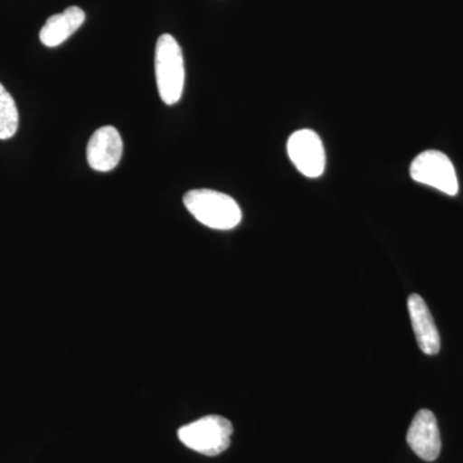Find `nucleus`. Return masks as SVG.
<instances>
[{"label": "nucleus", "mask_w": 463, "mask_h": 463, "mask_svg": "<svg viewBox=\"0 0 463 463\" xmlns=\"http://www.w3.org/2000/svg\"><path fill=\"white\" fill-rule=\"evenodd\" d=\"M411 176L413 181L430 185L448 196H456L458 194L455 166L443 152L430 149L420 154L411 165Z\"/></svg>", "instance_id": "obj_4"}, {"label": "nucleus", "mask_w": 463, "mask_h": 463, "mask_svg": "<svg viewBox=\"0 0 463 463\" xmlns=\"http://www.w3.org/2000/svg\"><path fill=\"white\" fill-rule=\"evenodd\" d=\"M158 94L166 105H175L184 88V60L181 45L169 33L158 38L155 53Z\"/></svg>", "instance_id": "obj_2"}, {"label": "nucleus", "mask_w": 463, "mask_h": 463, "mask_svg": "<svg viewBox=\"0 0 463 463\" xmlns=\"http://www.w3.org/2000/svg\"><path fill=\"white\" fill-rule=\"evenodd\" d=\"M85 14L79 7H69L62 14H53L42 27L39 38L45 47L54 48L66 42L83 25Z\"/></svg>", "instance_id": "obj_9"}, {"label": "nucleus", "mask_w": 463, "mask_h": 463, "mask_svg": "<svg viewBox=\"0 0 463 463\" xmlns=\"http://www.w3.org/2000/svg\"><path fill=\"white\" fill-rule=\"evenodd\" d=\"M232 434L230 420L216 414L203 417L178 430L179 440L185 447L210 457L219 456L230 448Z\"/></svg>", "instance_id": "obj_3"}, {"label": "nucleus", "mask_w": 463, "mask_h": 463, "mask_svg": "<svg viewBox=\"0 0 463 463\" xmlns=\"http://www.w3.org/2000/svg\"><path fill=\"white\" fill-rule=\"evenodd\" d=\"M183 203L194 219L213 230H233L242 219L239 203L222 192L190 191L183 197Z\"/></svg>", "instance_id": "obj_1"}, {"label": "nucleus", "mask_w": 463, "mask_h": 463, "mask_svg": "<svg viewBox=\"0 0 463 463\" xmlns=\"http://www.w3.org/2000/svg\"><path fill=\"white\" fill-rule=\"evenodd\" d=\"M123 148V139L116 128H99L88 143V164L96 172H111L120 163Z\"/></svg>", "instance_id": "obj_7"}, {"label": "nucleus", "mask_w": 463, "mask_h": 463, "mask_svg": "<svg viewBox=\"0 0 463 463\" xmlns=\"http://www.w3.org/2000/svg\"><path fill=\"white\" fill-rule=\"evenodd\" d=\"M20 115L16 102L9 91L0 84V139L12 138L17 133Z\"/></svg>", "instance_id": "obj_10"}, {"label": "nucleus", "mask_w": 463, "mask_h": 463, "mask_svg": "<svg viewBox=\"0 0 463 463\" xmlns=\"http://www.w3.org/2000/svg\"><path fill=\"white\" fill-rule=\"evenodd\" d=\"M289 160L298 172L309 178H318L325 172L326 152L318 134L309 129L298 130L288 142Z\"/></svg>", "instance_id": "obj_5"}, {"label": "nucleus", "mask_w": 463, "mask_h": 463, "mask_svg": "<svg viewBox=\"0 0 463 463\" xmlns=\"http://www.w3.org/2000/svg\"><path fill=\"white\" fill-rule=\"evenodd\" d=\"M408 312L420 349L428 355L438 354L440 350V335L430 310L420 295L412 294L408 298Z\"/></svg>", "instance_id": "obj_8"}, {"label": "nucleus", "mask_w": 463, "mask_h": 463, "mask_svg": "<svg viewBox=\"0 0 463 463\" xmlns=\"http://www.w3.org/2000/svg\"><path fill=\"white\" fill-rule=\"evenodd\" d=\"M407 443L423 461L432 462L441 450V438L437 417L429 410H421L414 416L407 432Z\"/></svg>", "instance_id": "obj_6"}]
</instances>
